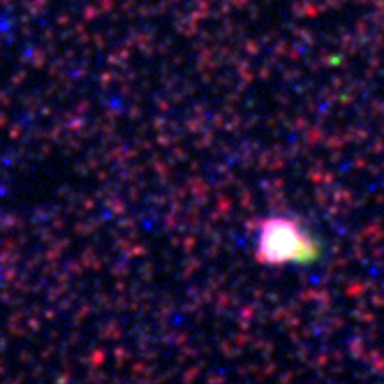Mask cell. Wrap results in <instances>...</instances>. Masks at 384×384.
Returning <instances> with one entry per match:
<instances>
[{
	"label": "cell",
	"mask_w": 384,
	"mask_h": 384,
	"mask_svg": "<svg viewBox=\"0 0 384 384\" xmlns=\"http://www.w3.org/2000/svg\"><path fill=\"white\" fill-rule=\"evenodd\" d=\"M315 252V241L292 220H269L259 234V255L271 264L308 262Z\"/></svg>",
	"instance_id": "1"
}]
</instances>
